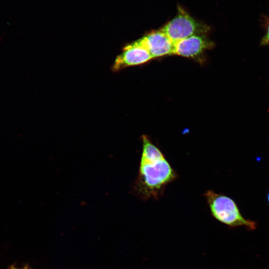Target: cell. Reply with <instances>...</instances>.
Instances as JSON below:
<instances>
[{"label":"cell","mask_w":269,"mask_h":269,"mask_svg":"<svg viewBox=\"0 0 269 269\" xmlns=\"http://www.w3.org/2000/svg\"><path fill=\"white\" fill-rule=\"evenodd\" d=\"M142 151L132 192L141 200L159 199L178 175L160 149L146 135H141Z\"/></svg>","instance_id":"obj_1"},{"label":"cell","mask_w":269,"mask_h":269,"mask_svg":"<svg viewBox=\"0 0 269 269\" xmlns=\"http://www.w3.org/2000/svg\"><path fill=\"white\" fill-rule=\"evenodd\" d=\"M204 196L211 215L217 221L230 228L244 226L250 230L257 228V223L245 219L236 202L230 197L212 190H207Z\"/></svg>","instance_id":"obj_2"},{"label":"cell","mask_w":269,"mask_h":269,"mask_svg":"<svg viewBox=\"0 0 269 269\" xmlns=\"http://www.w3.org/2000/svg\"><path fill=\"white\" fill-rule=\"evenodd\" d=\"M160 30L175 43L194 35H205L209 27L180 8L178 14Z\"/></svg>","instance_id":"obj_3"},{"label":"cell","mask_w":269,"mask_h":269,"mask_svg":"<svg viewBox=\"0 0 269 269\" xmlns=\"http://www.w3.org/2000/svg\"><path fill=\"white\" fill-rule=\"evenodd\" d=\"M152 58L137 40L123 48L122 52L115 59L111 69L114 72H118L129 67L144 63Z\"/></svg>","instance_id":"obj_4"},{"label":"cell","mask_w":269,"mask_h":269,"mask_svg":"<svg viewBox=\"0 0 269 269\" xmlns=\"http://www.w3.org/2000/svg\"><path fill=\"white\" fill-rule=\"evenodd\" d=\"M214 46V42L205 35H194L174 43L173 54L197 58Z\"/></svg>","instance_id":"obj_5"},{"label":"cell","mask_w":269,"mask_h":269,"mask_svg":"<svg viewBox=\"0 0 269 269\" xmlns=\"http://www.w3.org/2000/svg\"><path fill=\"white\" fill-rule=\"evenodd\" d=\"M137 40L153 58L173 54V42L160 29L152 31Z\"/></svg>","instance_id":"obj_6"},{"label":"cell","mask_w":269,"mask_h":269,"mask_svg":"<svg viewBox=\"0 0 269 269\" xmlns=\"http://www.w3.org/2000/svg\"><path fill=\"white\" fill-rule=\"evenodd\" d=\"M261 43L262 45H269V21L267 26L266 33L262 39Z\"/></svg>","instance_id":"obj_7"}]
</instances>
